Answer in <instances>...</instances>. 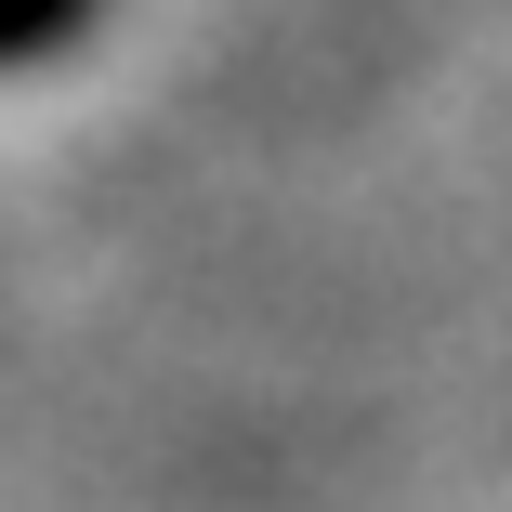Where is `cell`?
Returning <instances> with one entry per match:
<instances>
[{
	"label": "cell",
	"mask_w": 512,
	"mask_h": 512,
	"mask_svg": "<svg viewBox=\"0 0 512 512\" xmlns=\"http://www.w3.org/2000/svg\"><path fill=\"white\" fill-rule=\"evenodd\" d=\"M106 0H0V66H40V53H66Z\"/></svg>",
	"instance_id": "obj_1"
}]
</instances>
